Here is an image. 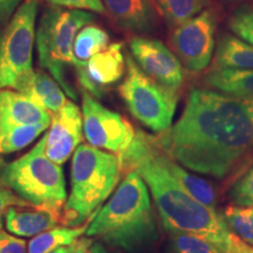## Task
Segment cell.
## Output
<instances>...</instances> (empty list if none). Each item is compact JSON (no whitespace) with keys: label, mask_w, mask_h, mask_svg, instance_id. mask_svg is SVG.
Instances as JSON below:
<instances>
[{"label":"cell","mask_w":253,"mask_h":253,"mask_svg":"<svg viewBox=\"0 0 253 253\" xmlns=\"http://www.w3.org/2000/svg\"><path fill=\"white\" fill-rule=\"evenodd\" d=\"M158 13L167 21L170 27L189 20L201 13L209 0H154Z\"/></svg>","instance_id":"7402d4cb"},{"label":"cell","mask_w":253,"mask_h":253,"mask_svg":"<svg viewBox=\"0 0 253 253\" xmlns=\"http://www.w3.org/2000/svg\"><path fill=\"white\" fill-rule=\"evenodd\" d=\"M217 18L204 9L189 20L173 27L169 42L172 52L190 73L205 71L212 60Z\"/></svg>","instance_id":"9c48e42d"},{"label":"cell","mask_w":253,"mask_h":253,"mask_svg":"<svg viewBox=\"0 0 253 253\" xmlns=\"http://www.w3.org/2000/svg\"><path fill=\"white\" fill-rule=\"evenodd\" d=\"M230 30L245 42L253 46V8L243 7L229 19Z\"/></svg>","instance_id":"83f0119b"},{"label":"cell","mask_w":253,"mask_h":253,"mask_svg":"<svg viewBox=\"0 0 253 253\" xmlns=\"http://www.w3.org/2000/svg\"><path fill=\"white\" fill-rule=\"evenodd\" d=\"M108 46V33L103 28L90 23L82 27L75 38L74 56L79 61H87Z\"/></svg>","instance_id":"603a6c76"},{"label":"cell","mask_w":253,"mask_h":253,"mask_svg":"<svg viewBox=\"0 0 253 253\" xmlns=\"http://www.w3.org/2000/svg\"><path fill=\"white\" fill-rule=\"evenodd\" d=\"M52 114L18 90L0 89V130L26 125H48Z\"/></svg>","instance_id":"9a60e30c"},{"label":"cell","mask_w":253,"mask_h":253,"mask_svg":"<svg viewBox=\"0 0 253 253\" xmlns=\"http://www.w3.org/2000/svg\"><path fill=\"white\" fill-rule=\"evenodd\" d=\"M126 73L119 87L121 99L134 118L155 132L171 128L177 106V93L148 77L131 54L126 55Z\"/></svg>","instance_id":"52a82bcc"},{"label":"cell","mask_w":253,"mask_h":253,"mask_svg":"<svg viewBox=\"0 0 253 253\" xmlns=\"http://www.w3.org/2000/svg\"><path fill=\"white\" fill-rule=\"evenodd\" d=\"M212 68L253 69V46L231 34H224L218 40Z\"/></svg>","instance_id":"d6986e66"},{"label":"cell","mask_w":253,"mask_h":253,"mask_svg":"<svg viewBox=\"0 0 253 253\" xmlns=\"http://www.w3.org/2000/svg\"><path fill=\"white\" fill-rule=\"evenodd\" d=\"M131 56L148 77L168 89L178 91L184 80L183 66L177 55L162 41L134 37L129 41Z\"/></svg>","instance_id":"8fae6325"},{"label":"cell","mask_w":253,"mask_h":253,"mask_svg":"<svg viewBox=\"0 0 253 253\" xmlns=\"http://www.w3.org/2000/svg\"><path fill=\"white\" fill-rule=\"evenodd\" d=\"M74 249H75V243H73V244H71V245L61 246V248L53 250V251L49 253H73L74 252Z\"/></svg>","instance_id":"d590c367"},{"label":"cell","mask_w":253,"mask_h":253,"mask_svg":"<svg viewBox=\"0 0 253 253\" xmlns=\"http://www.w3.org/2000/svg\"><path fill=\"white\" fill-rule=\"evenodd\" d=\"M46 137L45 134L26 155L6 164L0 182L28 203L63 209L67 201L65 175L60 164L47 157Z\"/></svg>","instance_id":"8992f818"},{"label":"cell","mask_w":253,"mask_h":253,"mask_svg":"<svg viewBox=\"0 0 253 253\" xmlns=\"http://www.w3.org/2000/svg\"><path fill=\"white\" fill-rule=\"evenodd\" d=\"M230 198L235 205L253 207V164L232 185Z\"/></svg>","instance_id":"4316f807"},{"label":"cell","mask_w":253,"mask_h":253,"mask_svg":"<svg viewBox=\"0 0 253 253\" xmlns=\"http://www.w3.org/2000/svg\"><path fill=\"white\" fill-rule=\"evenodd\" d=\"M6 227L19 237H34L62 223V209L46 205L11 207L5 216Z\"/></svg>","instance_id":"2e32d148"},{"label":"cell","mask_w":253,"mask_h":253,"mask_svg":"<svg viewBox=\"0 0 253 253\" xmlns=\"http://www.w3.org/2000/svg\"><path fill=\"white\" fill-rule=\"evenodd\" d=\"M122 173L116 154L88 144L74 151L71 168L72 191L62 209L65 226H80L99 210L118 185Z\"/></svg>","instance_id":"277c9868"},{"label":"cell","mask_w":253,"mask_h":253,"mask_svg":"<svg viewBox=\"0 0 253 253\" xmlns=\"http://www.w3.org/2000/svg\"><path fill=\"white\" fill-rule=\"evenodd\" d=\"M0 37H1V34H0Z\"/></svg>","instance_id":"f35d334b"},{"label":"cell","mask_w":253,"mask_h":253,"mask_svg":"<svg viewBox=\"0 0 253 253\" xmlns=\"http://www.w3.org/2000/svg\"><path fill=\"white\" fill-rule=\"evenodd\" d=\"M23 0H0V23L6 24L11 20Z\"/></svg>","instance_id":"d6a6232c"},{"label":"cell","mask_w":253,"mask_h":253,"mask_svg":"<svg viewBox=\"0 0 253 253\" xmlns=\"http://www.w3.org/2000/svg\"><path fill=\"white\" fill-rule=\"evenodd\" d=\"M74 69L82 89L100 99L107 88L118 84L125 75L126 67L123 45L121 42L112 43L87 61L75 59Z\"/></svg>","instance_id":"7c38bea8"},{"label":"cell","mask_w":253,"mask_h":253,"mask_svg":"<svg viewBox=\"0 0 253 253\" xmlns=\"http://www.w3.org/2000/svg\"><path fill=\"white\" fill-rule=\"evenodd\" d=\"M86 253H114V252L109 251V250L107 249L103 244H101V243H93Z\"/></svg>","instance_id":"e575fe53"},{"label":"cell","mask_w":253,"mask_h":253,"mask_svg":"<svg viewBox=\"0 0 253 253\" xmlns=\"http://www.w3.org/2000/svg\"><path fill=\"white\" fill-rule=\"evenodd\" d=\"M221 217L236 236L253 246V207L230 205Z\"/></svg>","instance_id":"484cf974"},{"label":"cell","mask_w":253,"mask_h":253,"mask_svg":"<svg viewBox=\"0 0 253 253\" xmlns=\"http://www.w3.org/2000/svg\"><path fill=\"white\" fill-rule=\"evenodd\" d=\"M86 235L126 253H141L156 243L158 230L149 190L137 172L125 173L113 197L95 214Z\"/></svg>","instance_id":"3957f363"},{"label":"cell","mask_w":253,"mask_h":253,"mask_svg":"<svg viewBox=\"0 0 253 253\" xmlns=\"http://www.w3.org/2000/svg\"><path fill=\"white\" fill-rule=\"evenodd\" d=\"M48 125H26L0 130V155L11 154L30 145Z\"/></svg>","instance_id":"cb8c5ba5"},{"label":"cell","mask_w":253,"mask_h":253,"mask_svg":"<svg viewBox=\"0 0 253 253\" xmlns=\"http://www.w3.org/2000/svg\"><path fill=\"white\" fill-rule=\"evenodd\" d=\"M27 201H25L21 197L12 191L8 186L2 184L0 182V230L4 226V218L6 212L11 207H26L30 205Z\"/></svg>","instance_id":"f1b7e54d"},{"label":"cell","mask_w":253,"mask_h":253,"mask_svg":"<svg viewBox=\"0 0 253 253\" xmlns=\"http://www.w3.org/2000/svg\"><path fill=\"white\" fill-rule=\"evenodd\" d=\"M94 14L84 9L46 8L41 14L36 34L38 56L41 68L48 71L73 101L78 93L67 78V69L74 67V41L79 31L93 23Z\"/></svg>","instance_id":"5b68a950"},{"label":"cell","mask_w":253,"mask_h":253,"mask_svg":"<svg viewBox=\"0 0 253 253\" xmlns=\"http://www.w3.org/2000/svg\"><path fill=\"white\" fill-rule=\"evenodd\" d=\"M91 244H93V240L90 238H79L77 242H75V249L73 253H86L88 249L90 248Z\"/></svg>","instance_id":"836d02e7"},{"label":"cell","mask_w":253,"mask_h":253,"mask_svg":"<svg viewBox=\"0 0 253 253\" xmlns=\"http://www.w3.org/2000/svg\"><path fill=\"white\" fill-rule=\"evenodd\" d=\"M48 4L56 7L71 8V9H88L90 12L104 14L106 9L102 0H46Z\"/></svg>","instance_id":"f546056e"},{"label":"cell","mask_w":253,"mask_h":253,"mask_svg":"<svg viewBox=\"0 0 253 253\" xmlns=\"http://www.w3.org/2000/svg\"><path fill=\"white\" fill-rule=\"evenodd\" d=\"M225 253H253V246L231 232L225 246Z\"/></svg>","instance_id":"1f68e13d"},{"label":"cell","mask_w":253,"mask_h":253,"mask_svg":"<svg viewBox=\"0 0 253 253\" xmlns=\"http://www.w3.org/2000/svg\"><path fill=\"white\" fill-rule=\"evenodd\" d=\"M162 154L157 137L137 130L130 145L119 155L122 173L134 170L143 178L168 232L203 236L225 250L231 233L225 220L173 178L164 166Z\"/></svg>","instance_id":"7a4b0ae2"},{"label":"cell","mask_w":253,"mask_h":253,"mask_svg":"<svg viewBox=\"0 0 253 253\" xmlns=\"http://www.w3.org/2000/svg\"><path fill=\"white\" fill-rule=\"evenodd\" d=\"M89 224L90 219L80 226H56L45 231V232H41L30 240L28 253H49L61 246L71 245L77 242L84 233H86Z\"/></svg>","instance_id":"44dd1931"},{"label":"cell","mask_w":253,"mask_h":253,"mask_svg":"<svg viewBox=\"0 0 253 253\" xmlns=\"http://www.w3.org/2000/svg\"><path fill=\"white\" fill-rule=\"evenodd\" d=\"M229 2H239V1H244V0H226Z\"/></svg>","instance_id":"74e56055"},{"label":"cell","mask_w":253,"mask_h":253,"mask_svg":"<svg viewBox=\"0 0 253 253\" xmlns=\"http://www.w3.org/2000/svg\"><path fill=\"white\" fill-rule=\"evenodd\" d=\"M0 253H28V244L24 239L0 230Z\"/></svg>","instance_id":"4dcf8cb0"},{"label":"cell","mask_w":253,"mask_h":253,"mask_svg":"<svg viewBox=\"0 0 253 253\" xmlns=\"http://www.w3.org/2000/svg\"><path fill=\"white\" fill-rule=\"evenodd\" d=\"M5 166H6V163H5V161L2 160L1 157H0V173H1V171L2 170H4V168H5Z\"/></svg>","instance_id":"8d00e7d4"},{"label":"cell","mask_w":253,"mask_h":253,"mask_svg":"<svg viewBox=\"0 0 253 253\" xmlns=\"http://www.w3.org/2000/svg\"><path fill=\"white\" fill-rule=\"evenodd\" d=\"M157 141L188 169L223 178L253 149V99L195 88L181 118Z\"/></svg>","instance_id":"6da1fadb"},{"label":"cell","mask_w":253,"mask_h":253,"mask_svg":"<svg viewBox=\"0 0 253 253\" xmlns=\"http://www.w3.org/2000/svg\"><path fill=\"white\" fill-rule=\"evenodd\" d=\"M39 0H25L0 37V89L19 90L33 69Z\"/></svg>","instance_id":"ba28073f"},{"label":"cell","mask_w":253,"mask_h":253,"mask_svg":"<svg viewBox=\"0 0 253 253\" xmlns=\"http://www.w3.org/2000/svg\"><path fill=\"white\" fill-rule=\"evenodd\" d=\"M170 253H225V250L212 240L192 233H170Z\"/></svg>","instance_id":"d4e9b609"},{"label":"cell","mask_w":253,"mask_h":253,"mask_svg":"<svg viewBox=\"0 0 253 253\" xmlns=\"http://www.w3.org/2000/svg\"><path fill=\"white\" fill-rule=\"evenodd\" d=\"M46 135L47 157L56 164H63L80 145L84 135V119L78 104L67 101L59 112L53 114Z\"/></svg>","instance_id":"4fadbf2b"},{"label":"cell","mask_w":253,"mask_h":253,"mask_svg":"<svg viewBox=\"0 0 253 253\" xmlns=\"http://www.w3.org/2000/svg\"><path fill=\"white\" fill-rule=\"evenodd\" d=\"M20 93L40 104L50 114L59 112L67 102L66 93L54 78L43 71H34L19 88Z\"/></svg>","instance_id":"e0dca14e"},{"label":"cell","mask_w":253,"mask_h":253,"mask_svg":"<svg viewBox=\"0 0 253 253\" xmlns=\"http://www.w3.org/2000/svg\"><path fill=\"white\" fill-rule=\"evenodd\" d=\"M82 95L84 134L93 147L121 155L135 137V129L119 113L102 106L84 89Z\"/></svg>","instance_id":"30bf717a"},{"label":"cell","mask_w":253,"mask_h":253,"mask_svg":"<svg viewBox=\"0 0 253 253\" xmlns=\"http://www.w3.org/2000/svg\"><path fill=\"white\" fill-rule=\"evenodd\" d=\"M106 13L121 30L134 34L150 33L157 24L154 0H102Z\"/></svg>","instance_id":"5bb4252c"},{"label":"cell","mask_w":253,"mask_h":253,"mask_svg":"<svg viewBox=\"0 0 253 253\" xmlns=\"http://www.w3.org/2000/svg\"><path fill=\"white\" fill-rule=\"evenodd\" d=\"M163 163L171 173L173 178L189 192L192 197H195L202 204L207 205L209 209L216 211L217 208V195L213 185L204 178L190 173L184 168L179 166L173 161V158L163 150L162 154Z\"/></svg>","instance_id":"ffe728a7"},{"label":"cell","mask_w":253,"mask_h":253,"mask_svg":"<svg viewBox=\"0 0 253 253\" xmlns=\"http://www.w3.org/2000/svg\"><path fill=\"white\" fill-rule=\"evenodd\" d=\"M204 82L221 93L253 99V69L212 68L205 75Z\"/></svg>","instance_id":"ac0fdd59"}]
</instances>
